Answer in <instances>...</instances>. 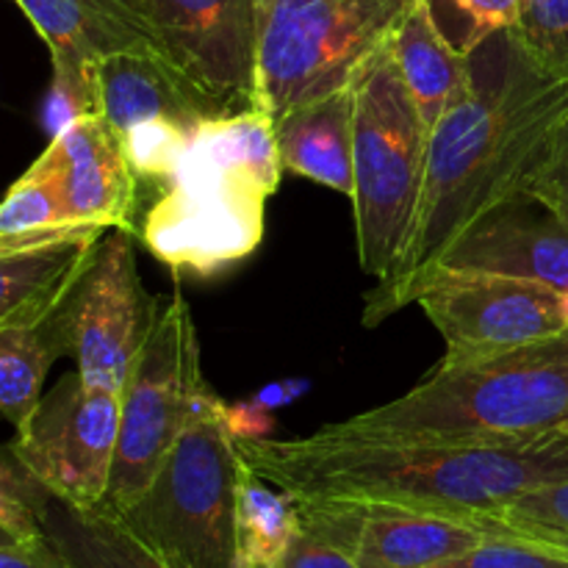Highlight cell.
I'll return each instance as SVG.
<instances>
[{
    "instance_id": "cell-34",
    "label": "cell",
    "mask_w": 568,
    "mask_h": 568,
    "mask_svg": "<svg viewBox=\"0 0 568 568\" xmlns=\"http://www.w3.org/2000/svg\"><path fill=\"white\" fill-rule=\"evenodd\" d=\"M227 430L233 438H270L275 430V410H266L264 405L250 399H239V403L222 408Z\"/></svg>"
},
{
    "instance_id": "cell-29",
    "label": "cell",
    "mask_w": 568,
    "mask_h": 568,
    "mask_svg": "<svg viewBox=\"0 0 568 568\" xmlns=\"http://www.w3.org/2000/svg\"><path fill=\"white\" fill-rule=\"evenodd\" d=\"M50 491L22 464L14 444L0 447V527L20 544L42 541V514Z\"/></svg>"
},
{
    "instance_id": "cell-4",
    "label": "cell",
    "mask_w": 568,
    "mask_h": 568,
    "mask_svg": "<svg viewBox=\"0 0 568 568\" xmlns=\"http://www.w3.org/2000/svg\"><path fill=\"white\" fill-rule=\"evenodd\" d=\"M568 425V331L469 369H433L386 405L336 422L353 436L516 442Z\"/></svg>"
},
{
    "instance_id": "cell-15",
    "label": "cell",
    "mask_w": 568,
    "mask_h": 568,
    "mask_svg": "<svg viewBox=\"0 0 568 568\" xmlns=\"http://www.w3.org/2000/svg\"><path fill=\"white\" fill-rule=\"evenodd\" d=\"M50 50L53 67H94L122 53H155L148 0H14Z\"/></svg>"
},
{
    "instance_id": "cell-10",
    "label": "cell",
    "mask_w": 568,
    "mask_h": 568,
    "mask_svg": "<svg viewBox=\"0 0 568 568\" xmlns=\"http://www.w3.org/2000/svg\"><path fill=\"white\" fill-rule=\"evenodd\" d=\"M414 303L447 347L436 369H469L568 331L564 292L516 277L436 270Z\"/></svg>"
},
{
    "instance_id": "cell-25",
    "label": "cell",
    "mask_w": 568,
    "mask_h": 568,
    "mask_svg": "<svg viewBox=\"0 0 568 568\" xmlns=\"http://www.w3.org/2000/svg\"><path fill=\"white\" fill-rule=\"evenodd\" d=\"M361 514L358 503L300 499V532L281 568H361L355 558Z\"/></svg>"
},
{
    "instance_id": "cell-35",
    "label": "cell",
    "mask_w": 568,
    "mask_h": 568,
    "mask_svg": "<svg viewBox=\"0 0 568 568\" xmlns=\"http://www.w3.org/2000/svg\"><path fill=\"white\" fill-rule=\"evenodd\" d=\"M0 568H64L48 541L0 547Z\"/></svg>"
},
{
    "instance_id": "cell-18",
    "label": "cell",
    "mask_w": 568,
    "mask_h": 568,
    "mask_svg": "<svg viewBox=\"0 0 568 568\" xmlns=\"http://www.w3.org/2000/svg\"><path fill=\"white\" fill-rule=\"evenodd\" d=\"M98 87L100 114L116 133L144 120H172L194 131L200 122L220 116L155 53L103 59L98 64Z\"/></svg>"
},
{
    "instance_id": "cell-3",
    "label": "cell",
    "mask_w": 568,
    "mask_h": 568,
    "mask_svg": "<svg viewBox=\"0 0 568 568\" xmlns=\"http://www.w3.org/2000/svg\"><path fill=\"white\" fill-rule=\"evenodd\" d=\"M281 175L270 111L247 109L200 122L175 178L142 211L139 239L172 272L222 275L258 250L266 200L277 192Z\"/></svg>"
},
{
    "instance_id": "cell-11",
    "label": "cell",
    "mask_w": 568,
    "mask_h": 568,
    "mask_svg": "<svg viewBox=\"0 0 568 568\" xmlns=\"http://www.w3.org/2000/svg\"><path fill=\"white\" fill-rule=\"evenodd\" d=\"M120 392L89 386L75 372L44 394L11 444L50 494L78 508H100L120 442Z\"/></svg>"
},
{
    "instance_id": "cell-14",
    "label": "cell",
    "mask_w": 568,
    "mask_h": 568,
    "mask_svg": "<svg viewBox=\"0 0 568 568\" xmlns=\"http://www.w3.org/2000/svg\"><path fill=\"white\" fill-rule=\"evenodd\" d=\"M436 270L516 277L566 292L568 227L547 205L521 192L480 216L444 253Z\"/></svg>"
},
{
    "instance_id": "cell-22",
    "label": "cell",
    "mask_w": 568,
    "mask_h": 568,
    "mask_svg": "<svg viewBox=\"0 0 568 568\" xmlns=\"http://www.w3.org/2000/svg\"><path fill=\"white\" fill-rule=\"evenodd\" d=\"M105 233L70 220L53 175L33 161L0 200V253H26L64 242H98Z\"/></svg>"
},
{
    "instance_id": "cell-7",
    "label": "cell",
    "mask_w": 568,
    "mask_h": 568,
    "mask_svg": "<svg viewBox=\"0 0 568 568\" xmlns=\"http://www.w3.org/2000/svg\"><path fill=\"white\" fill-rule=\"evenodd\" d=\"M422 0H258L255 105L272 116L353 87Z\"/></svg>"
},
{
    "instance_id": "cell-37",
    "label": "cell",
    "mask_w": 568,
    "mask_h": 568,
    "mask_svg": "<svg viewBox=\"0 0 568 568\" xmlns=\"http://www.w3.org/2000/svg\"><path fill=\"white\" fill-rule=\"evenodd\" d=\"M11 544H20V541H17V538L11 536V532H6L3 527H0V547H11Z\"/></svg>"
},
{
    "instance_id": "cell-23",
    "label": "cell",
    "mask_w": 568,
    "mask_h": 568,
    "mask_svg": "<svg viewBox=\"0 0 568 568\" xmlns=\"http://www.w3.org/2000/svg\"><path fill=\"white\" fill-rule=\"evenodd\" d=\"M300 532V499L242 466L236 491V568H281Z\"/></svg>"
},
{
    "instance_id": "cell-19",
    "label": "cell",
    "mask_w": 568,
    "mask_h": 568,
    "mask_svg": "<svg viewBox=\"0 0 568 568\" xmlns=\"http://www.w3.org/2000/svg\"><path fill=\"white\" fill-rule=\"evenodd\" d=\"M39 525L64 568H172L105 508H78L50 494Z\"/></svg>"
},
{
    "instance_id": "cell-16",
    "label": "cell",
    "mask_w": 568,
    "mask_h": 568,
    "mask_svg": "<svg viewBox=\"0 0 568 568\" xmlns=\"http://www.w3.org/2000/svg\"><path fill=\"white\" fill-rule=\"evenodd\" d=\"M361 508L364 514L355 544L361 568H436L488 538L480 527L458 516L397 505Z\"/></svg>"
},
{
    "instance_id": "cell-1",
    "label": "cell",
    "mask_w": 568,
    "mask_h": 568,
    "mask_svg": "<svg viewBox=\"0 0 568 568\" xmlns=\"http://www.w3.org/2000/svg\"><path fill=\"white\" fill-rule=\"evenodd\" d=\"M568 114V81L544 72L514 28L469 53V81L427 139L425 181L408 242L366 294L364 325L414 303L419 283L480 216L525 192L549 136Z\"/></svg>"
},
{
    "instance_id": "cell-33",
    "label": "cell",
    "mask_w": 568,
    "mask_h": 568,
    "mask_svg": "<svg viewBox=\"0 0 568 568\" xmlns=\"http://www.w3.org/2000/svg\"><path fill=\"white\" fill-rule=\"evenodd\" d=\"M436 568H568V558L519 538L488 536L475 549Z\"/></svg>"
},
{
    "instance_id": "cell-9",
    "label": "cell",
    "mask_w": 568,
    "mask_h": 568,
    "mask_svg": "<svg viewBox=\"0 0 568 568\" xmlns=\"http://www.w3.org/2000/svg\"><path fill=\"white\" fill-rule=\"evenodd\" d=\"M159 303L139 277L133 233H105L53 311L67 355L89 386L122 394L159 320Z\"/></svg>"
},
{
    "instance_id": "cell-13",
    "label": "cell",
    "mask_w": 568,
    "mask_h": 568,
    "mask_svg": "<svg viewBox=\"0 0 568 568\" xmlns=\"http://www.w3.org/2000/svg\"><path fill=\"white\" fill-rule=\"evenodd\" d=\"M37 164L53 175L75 225L94 233L128 231L139 236L142 186L103 114L81 116L50 136Z\"/></svg>"
},
{
    "instance_id": "cell-21",
    "label": "cell",
    "mask_w": 568,
    "mask_h": 568,
    "mask_svg": "<svg viewBox=\"0 0 568 568\" xmlns=\"http://www.w3.org/2000/svg\"><path fill=\"white\" fill-rule=\"evenodd\" d=\"M98 242L0 253V327L44 320L64 300Z\"/></svg>"
},
{
    "instance_id": "cell-6",
    "label": "cell",
    "mask_w": 568,
    "mask_h": 568,
    "mask_svg": "<svg viewBox=\"0 0 568 568\" xmlns=\"http://www.w3.org/2000/svg\"><path fill=\"white\" fill-rule=\"evenodd\" d=\"M353 98L355 244L361 270L383 281L408 242L430 131L405 89L392 42L355 78Z\"/></svg>"
},
{
    "instance_id": "cell-27",
    "label": "cell",
    "mask_w": 568,
    "mask_h": 568,
    "mask_svg": "<svg viewBox=\"0 0 568 568\" xmlns=\"http://www.w3.org/2000/svg\"><path fill=\"white\" fill-rule=\"evenodd\" d=\"M192 133V128L172 120H144L116 133L128 155V164L142 186V197L144 189H153L159 194L175 178Z\"/></svg>"
},
{
    "instance_id": "cell-12",
    "label": "cell",
    "mask_w": 568,
    "mask_h": 568,
    "mask_svg": "<svg viewBox=\"0 0 568 568\" xmlns=\"http://www.w3.org/2000/svg\"><path fill=\"white\" fill-rule=\"evenodd\" d=\"M159 55L220 116L258 109V0H148Z\"/></svg>"
},
{
    "instance_id": "cell-26",
    "label": "cell",
    "mask_w": 568,
    "mask_h": 568,
    "mask_svg": "<svg viewBox=\"0 0 568 568\" xmlns=\"http://www.w3.org/2000/svg\"><path fill=\"white\" fill-rule=\"evenodd\" d=\"M471 525L486 536L519 538L568 558V480L532 488L505 508L477 516Z\"/></svg>"
},
{
    "instance_id": "cell-17",
    "label": "cell",
    "mask_w": 568,
    "mask_h": 568,
    "mask_svg": "<svg viewBox=\"0 0 568 568\" xmlns=\"http://www.w3.org/2000/svg\"><path fill=\"white\" fill-rule=\"evenodd\" d=\"M275 133L283 172L308 178L344 197H353V87L292 105L275 116Z\"/></svg>"
},
{
    "instance_id": "cell-28",
    "label": "cell",
    "mask_w": 568,
    "mask_h": 568,
    "mask_svg": "<svg viewBox=\"0 0 568 568\" xmlns=\"http://www.w3.org/2000/svg\"><path fill=\"white\" fill-rule=\"evenodd\" d=\"M433 22L460 55H469L499 31L516 28L519 0H425Z\"/></svg>"
},
{
    "instance_id": "cell-8",
    "label": "cell",
    "mask_w": 568,
    "mask_h": 568,
    "mask_svg": "<svg viewBox=\"0 0 568 568\" xmlns=\"http://www.w3.org/2000/svg\"><path fill=\"white\" fill-rule=\"evenodd\" d=\"M214 388L200 364V338L186 297L164 300L153 333L122 388L120 442L100 508L120 516L153 483L170 449Z\"/></svg>"
},
{
    "instance_id": "cell-20",
    "label": "cell",
    "mask_w": 568,
    "mask_h": 568,
    "mask_svg": "<svg viewBox=\"0 0 568 568\" xmlns=\"http://www.w3.org/2000/svg\"><path fill=\"white\" fill-rule=\"evenodd\" d=\"M392 53L405 89L430 131L469 81V55H460L433 22L422 0L392 37Z\"/></svg>"
},
{
    "instance_id": "cell-24",
    "label": "cell",
    "mask_w": 568,
    "mask_h": 568,
    "mask_svg": "<svg viewBox=\"0 0 568 568\" xmlns=\"http://www.w3.org/2000/svg\"><path fill=\"white\" fill-rule=\"evenodd\" d=\"M53 311L39 322L0 327V416L17 430L28 425L42 403L50 366L67 355Z\"/></svg>"
},
{
    "instance_id": "cell-30",
    "label": "cell",
    "mask_w": 568,
    "mask_h": 568,
    "mask_svg": "<svg viewBox=\"0 0 568 568\" xmlns=\"http://www.w3.org/2000/svg\"><path fill=\"white\" fill-rule=\"evenodd\" d=\"M514 33L544 72L568 81V0H519Z\"/></svg>"
},
{
    "instance_id": "cell-5",
    "label": "cell",
    "mask_w": 568,
    "mask_h": 568,
    "mask_svg": "<svg viewBox=\"0 0 568 568\" xmlns=\"http://www.w3.org/2000/svg\"><path fill=\"white\" fill-rule=\"evenodd\" d=\"M209 394L142 497L116 519L172 568H236L242 455Z\"/></svg>"
},
{
    "instance_id": "cell-31",
    "label": "cell",
    "mask_w": 568,
    "mask_h": 568,
    "mask_svg": "<svg viewBox=\"0 0 568 568\" xmlns=\"http://www.w3.org/2000/svg\"><path fill=\"white\" fill-rule=\"evenodd\" d=\"M89 114H100L98 64L53 67V83H50L48 103H44V128L50 136Z\"/></svg>"
},
{
    "instance_id": "cell-2",
    "label": "cell",
    "mask_w": 568,
    "mask_h": 568,
    "mask_svg": "<svg viewBox=\"0 0 568 568\" xmlns=\"http://www.w3.org/2000/svg\"><path fill=\"white\" fill-rule=\"evenodd\" d=\"M253 471L297 499L397 505L477 519L532 488L568 480V433L516 442L353 436L333 425L303 438H236Z\"/></svg>"
},
{
    "instance_id": "cell-36",
    "label": "cell",
    "mask_w": 568,
    "mask_h": 568,
    "mask_svg": "<svg viewBox=\"0 0 568 568\" xmlns=\"http://www.w3.org/2000/svg\"><path fill=\"white\" fill-rule=\"evenodd\" d=\"M308 392H311L308 377H288V381H275L261 386L258 392L253 394V399L264 405L266 410H281L286 408V405L297 403V399L305 397Z\"/></svg>"
},
{
    "instance_id": "cell-32",
    "label": "cell",
    "mask_w": 568,
    "mask_h": 568,
    "mask_svg": "<svg viewBox=\"0 0 568 568\" xmlns=\"http://www.w3.org/2000/svg\"><path fill=\"white\" fill-rule=\"evenodd\" d=\"M525 194L547 205L568 227V114L558 122L541 159L532 166L525 183Z\"/></svg>"
}]
</instances>
